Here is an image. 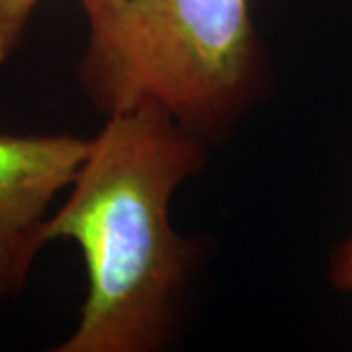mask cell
Listing matches in <instances>:
<instances>
[{"label":"cell","mask_w":352,"mask_h":352,"mask_svg":"<svg viewBox=\"0 0 352 352\" xmlns=\"http://www.w3.org/2000/svg\"><path fill=\"white\" fill-rule=\"evenodd\" d=\"M80 4H85V2H94V4H118V2H122V0H78Z\"/></svg>","instance_id":"6"},{"label":"cell","mask_w":352,"mask_h":352,"mask_svg":"<svg viewBox=\"0 0 352 352\" xmlns=\"http://www.w3.org/2000/svg\"><path fill=\"white\" fill-rule=\"evenodd\" d=\"M329 278L337 288L352 294V233L331 254Z\"/></svg>","instance_id":"5"},{"label":"cell","mask_w":352,"mask_h":352,"mask_svg":"<svg viewBox=\"0 0 352 352\" xmlns=\"http://www.w3.org/2000/svg\"><path fill=\"white\" fill-rule=\"evenodd\" d=\"M88 41L80 85L102 113L161 108L212 143L261 94L264 61L249 0L80 4Z\"/></svg>","instance_id":"2"},{"label":"cell","mask_w":352,"mask_h":352,"mask_svg":"<svg viewBox=\"0 0 352 352\" xmlns=\"http://www.w3.org/2000/svg\"><path fill=\"white\" fill-rule=\"evenodd\" d=\"M90 139L0 133V302L24 289L47 241L51 204L71 188Z\"/></svg>","instance_id":"3"},{"label":"cell","mask_w":352,"mask_h":352,"mask_svg":"<svg viewBox=\"0 0 352 352\" xmlns=\"http://www.w3.org/2000/svg\"><path fill=\"white\" fill-rule=\"evenodd\" d=\"M208 141L161 108L106 116L47 241H73L87 298L57 352H155L168 344L200 249L173 226L176 190L198 175Z\"/></svg>","instance_id":"1"},{"label":"cell","mask_w":352,"mask_h":352,"mask_svg":"<svg viewBox=\"0 0 352 352\" xmlns=\"http://www.w3.org/2000/svg\"><path fill=\"white\" fill-rule=\"evenodd\" d=\"M39 0H0V65L18 50L25 25Z\"/></svg>","instance_id":"4"}]
</instances>
